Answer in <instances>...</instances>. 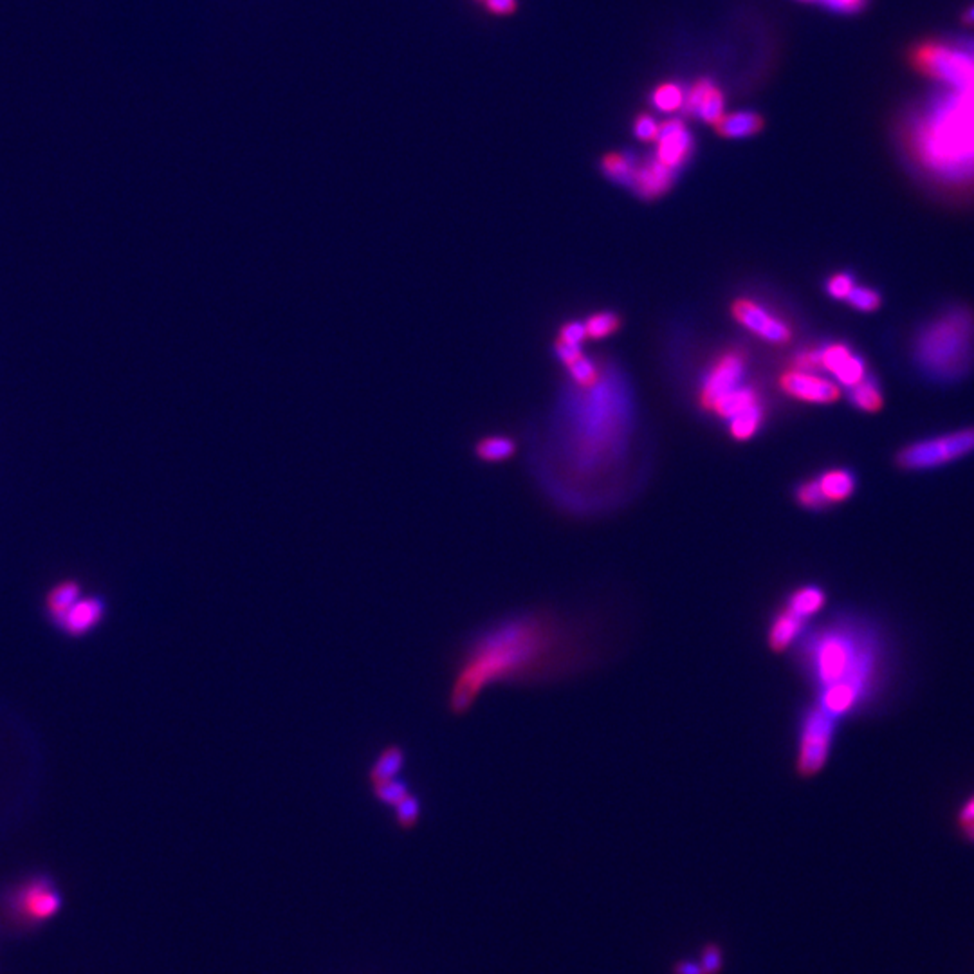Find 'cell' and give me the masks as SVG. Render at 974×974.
<instances>
[{"instance_id": "cell-27", "label": "cell", "mask_w": 974, "mask_h": 974, "mask_svg": "<svg viewBox=\"0 0 974 974\" xmlns=\"http://www.w3.org/2000/svg\"><path fill=\"white\" fill-rule=\"evenodd\" d=\"M684 98H686V94L682 92V89L677 83H662L652 94L654 105L661 112H668V114H673V112L680 110L684 107Z\"/></svg>"}, {"instance_id": "cell-34", "label": "cell", "mask_w": 974, "mask_h": 974, "mask_svg": "<svg viewBox=\"0 0 974 974\" xmlns=\"http://www.w3.org/2000/svg\"><path fill=\"white\" fill-rule=\"evenodd\" d=\"M634 134H636V137L639 141L654 143V141H657V136H659V125L652 116L639 114L636 118V123H634Z\"/></svg>"}, {"instance_id": "cell-16", "label": "cell", "mask_w": 974, "mask_h": 974, "mask_svg": "<svg viewBox=\"0 0 974 974\" xmlns=\"http://www.w3.org/2000/svg\"><path fill=\"white\" fill-rule=\"evenodd\" d=\"M684 112L715 125L724 116V94L707 78L697 80L684 98Z\"/></svg>"}, {"instance_id": "cell-35", "label": "cell", "mask_w": 974, "mask_h": 974, "mask_svg": "<svg viewBox=\"0 0 974 974\" xmlns=\"http://www.w3.org/2000/svg\"><path fill=\"white\" fill-rule=\"evenodd\" d=\"M513 450H514V446H513L511 441H507V439H491V441H487L484 444L482 453L491 461H498V459L509 457L513 453Z\"/></svg>"}, {"instance_id": "cell-37", "label": "cell", "mask_w": 974, "mask_h": 974, "mask_svg": "<svg viewBox=\"0 0 974 974\" xmlns=\"http://www.w3.org/2000/svg\"><path fill=\"white\" fill-rule=\"evenodd\" d=\"M809 3H821L839 13H857L866 6L868 0H809Z\"/></svg>"}, {"instance_id": "cell-5", "label": "cell", "mask_w": 974, "mask_h": 974, "mask_svg": "<svg viewBox=\"0 0 974 974\" xmlns=\"http://www.w3.org/2000/svg\"><path fill=\"white\" fill-rule=\"evenodd\" d=\"M841 722L807 698L794 715L793 768L802 782H811L825 772L836 750Z\"/></svg>"}, {"instance_id": "cell-15", "label": "cell", "mask_w": 974, "mask_h": 974, "mask_svg": "<svg viewBox=\"0 0 974 974\" xmlns=\"http://www.w3.org/2000/svg\"><path fill=\"white\" fill-rule=\"evenodd\" d=\"M677 171L662 164L657 157L636 164L630 188L636 189L641 199L655 201L673 186Z\"/></svg>"}, {"instance_id": "cell-18", "label": "cell", "mask_w": 974, "mask_h": 974, "mask_svg": "<svg viewBox=\"0 0 974 974\" xmlns=\"http://www.w3.org/2000/svg\"><path fill=\"white\" fill-rule=\"evenodd\" d=\"M818 482H820V487H821L827 502L830 504V507L839 505V504L847 502L848 498H852V495L856 493V487H857L856 475L850 469H843V468L825 471L818 478Z\"/></svg>"}, {"instance_id": "cell-2", "label": "cell", "mask_w": 974, "mask_h": 974, "mask_svg": "<svg viewBox=\"0 0 974 974\" xmlns=\"http://www.w3.org/2000/svg\"><path fill=\"white\" fill-rule=\"evenodd\" d=\"M809 698L841 724L866 713L888 679V643L868 614L825 612L787 655Z\"/></svg>"}, {"instance_id": "cell-38", "label": "cell", "mask_w": 974, "mask_h": 974, "mask_svg": "<svg viewBox=\"0 0 974 974\" xmlns=\"http://www.w3.org/2000/svg\"><path fill=\"white\" fill-rule=\"evenodd\" d=\"M584 338H587V329H584L583 323H577V321L566 323V325L561 329V334H559V341H561V343L577 345V347L583 343Z\"/></svg>"}, {"instance_id": "cell-8", "label": "cell", "mask_w": 974, "mask_h": 974, "mask_svg": "<svg viewBox=\"0 0 974 974\" xmlns=\"http://www.w3.org/2000/svg\"><path fill=\"white\" fill-rule=\"evenodd\" d=\"M368 787L373 800L390 812V820L401 832H410L421 825L425 805L421 796L408 784L405 772L379 779V782H370Z\"/></svg>"}, {"instance_id": "cell-39", "label": "cell", "mask_w": 974, "mask_h": 974, "mask_svg": "<svg viewBox=\"0 0 974 974\" xmlns=\"http://www.w3.org/2000/svg\"><path fill=\"white\" fill-rule=\"evenodd\" d=\"M670 974H706L697 958H675L670 967Z\"/></svg>"}, {"instance_id": "cell-13", "label": "cell", "mask_w": 974, "mask_h": 974, "mask_svg": "<svg viewBox=\"0 0 974 974\" xmlns=\"http://www.w3.org/2000/svg\"><path fill=\"white\" fill-rule=\"evenodd\" d=\"M733 316L750 332L759 336L761 339L774 343V345H785L791 341L793 332L789 325L782 320H777L770 312H767L763 307H759L752 300H736L733 303Z\"/></svg>"}, {"instance_id": "cell-25", "label": "cell", "mask_w": 974, "mask_h": 974, "mask_svg": "<svg viewBox=\"0 0 974 974\" xmlns=\"http://www.w3.org/2000/svg\"><path fill=\"white\" fill-rule=\"evenodd\" d=\"M761 417H763V410H761L759 403L747 408V410H743L741 414H738V416H734L731 419V435L736 441L750 439L758 432V428L761 425Z\"/></svg>"}, {"instance_id": "cell-20", "label": "cell", "mask_w": 974, "mask_h": 974, "mask_svg": "<svg viewBox=\"0 0 974 974\" xmlns=\"http://www.w3.org/2000/svg\"><path fill=\"white\" fill-rule=\"evenodd\" d=\"M850 390V401L856 408L863 410V412H868V414H873V412H879L882 408V392H881V384L877 381L875 375L868 373L859 384L848 388Z\"/></svg>"}, {"instance_id": "cell-41", "label": "cell", "mask_w": 974, "mask_h": 974, "mask_svg": "<svg viewBox=\"0 0 974 974\" xmlns=\"http://www.w3.org/2000/svg\"><path fill=\"white\" fill-rule=\"evenodd\" d=\"M556 352H557L559 359H561L566 366L583 355L577 345H568V343H561V341L556 343Z\"/></svg>"}, {"instance_id": "cell-12", "label": "cell", "mask_w": 974, "mask_h": 974, "mask_svg": "<svg viewBox=\"0 0 974 974\" xmlns=\"http://www.w3.org/2000/svg\"><path fill=\"white\" fill-rule=\"evenodd\" d=\"M743 372H745V357L740 352L724 354L715 363V366L711 368L704 382L702 394H700L702 407L711 410L718 399H722L725 394L738 388L741 382Z\"/></svg>"}, {"instance_id": "cell-26", "label": "cell", "mask_w": 974, "mask_h": 974, "mask_svg": "<svg viewBox=\"0 0 974 974\" xmlns=\"http://www.w3.org/2000/svg\"><path fill=\"white\" fill-rule=\"evenodd\" d=\"M794 498H796L800 507H803L807 511H812V513H823V511L830 509V504L827 502V498H825V495H823V491L820 487L818 478L800 484L796 487Z\"/></svg>"}, {"instance_id": "cell-11", "label": "cell", "mask_w": 974, "mask_h": 974, "mask_svg": "<svg viewBox=\"0 0 974 974\" xmlns=\"http://www.w3.org/2000/svg\"><path fill=\"white\" fill-rule=\"evenodd\" d=\"M784 392L791 398H796L805 403H816V405H829L839 399L841 390L836 382H832L827 377H820L814 372H803V370H789L779 379Z\"/></svg>"}, {"instance_id": "cell-17", "label": "cell", "mask_w": 974, "mask_h": 974, "mask_svg": "<svg viewBox=\"0 0 974 974\" xmlns=\"http://www.w3.org/2000/svg\"><path fill=\"white\" fill-rule=\"evenodd\" d=\"M105 614V603L100 598L78 600L58 621V627L71 636H83L92 630Z\"/></svg>"}, {"instance_id": "cell-29", "label": "cell", "mask_w": 974, "mask_h": 974, "mask_svg": "<svg viewBox=\"0 0 974 974\" xmlns=\"http://www.w3.org/2000/svg\"><path fill=\"white\" fill-rule=\"evenodd\" d=\"M621 327V320L618 314L614 312H598V314H592L587 323H584V329H587V336L592 338V339H601V338H607L610 334H614L618 329Z\"/></svg>"}, {"instance_id": "cell-14", "label": "cell", "mask_w": 974, "mask_h": 974, "mask_svg": "<svg viewBox=\"0 0 974 974\" xmlns=\"http://www.w3.org/2000/svg\"><path fill=\"white\" fill-rule=\"evenodd\" d=\"M693 154V136L679 118H670L659 125L655 157L675 171L689 161Z\"/></svg>"}, {"instance_id": "cell-24", "label": "cell", "mask_w": 974, "mask_h": 974, "mask_svg": "<svg viewBox=\"0 0 974 974\" xmlns=\"http://www.w3.org/2000/svg\"><path fill=\"white\" fill-rule=\"evenodd\" d=\"M636 164L637 162H636V159L632 155L621 154V152H612V154L605 155L603 161H601L603 171L610 179H614V180H618V182H621L625 186H630Z\"/></svg>"}, {"instance_id": "cell-32", "label": "cell", "mask_w": 974, "mask_h": 974, "mask_svg": "<svg viewBox=\"0 0 974 974\" xmlns=\"http://www.w3.org/2000/svg\"><path fill=\"white\" fill-rule=\"evenodd\" d=\"M856 285V278L850 273H838L829 278L827 293L836 300H847Z\"/></svg>"}, {"instance_id": "cell-21", "label": "cell", "mask_w": 974, "mask_h": 974, "mask_svg": "<svg viewBox=\"0 0 974 974\" xmlns=\"http://www.w3.org/2000/svg\"><path fill=\"white\" fill-rule=\"evenodd\" d=\"M754 405H758V396H756L754 390L749 388V386H738V388L733 390V392H729L722 399H718L711 410H715L720 417L731 421L734 416L741 414L743 410H747V408H750Z\"/></svg>"}, {"instance_id": "cell-9", "label": "cell", "mask_w": 974, "mask_h": 974, "mask_svg": "<svg viewBox=\"0 0 974 974\" xmlns=\"http://www.w3.org/2000/svg\"><path fill=\"white\" fill-rule=\"evenodd\" d=\"M812 623L798 618L782 603H774L765 616L763 643L768 654L782 657L789 655L803 636L811 630Z\"/></svg>"}, {"instance_id": "cell-6", "label": "cell", "mask_w": 974, "mask_h": 974, "mask_svg": "<svg viewBox=\"0 0 974 974\" xmlns=\"http://www.w3.org/2000/svg\"><path fill=\"white\" fill-rule=\"evenodd\" d=\"M62 909V893L48 875H31L0 895V929L10 935H30Z\"/></svg>"}, {"instance_id": "cell-7", "label": "cell", "mask_w": 974, "mask_h": 974, "mask_svg": "<svg viewBox=\"0 0 974 974\" xmlns=\"http://www.w3.org/2000/svg\"><path fill=\"white\" fill-rule=\"evenodd\" d=\"M972 452L974 426H963L904 446L897 453V466L906 471H931L956 462Z\"/></svg>"}, {"instance_id": "cell-4", "label": "cell", "mask_w": 974, "mask_h": 974, "mask_svg": "<svg viewBox=\"0 0 974 974\" xmlns=\"http://www.w3.org/2000/svg\"><path fill=\"white\" fill-rule=\"evenodd\" d=\"M913 357L935 382H956L974 364V312L954 305L927 320L918 330Z\"/></svg>"}, {"instance_id": "cell-19", "label": "cell", "mask_w": 974, "mask_h": 974, "mask_svg": "<svg viewBox=\"0 0 974 974\" xmlns=\"http://www.w3.org/2000/svg\"><path fill=\"white\" fill-rule=\"evenodd\" d=\"M713 127L718 136L727 139H738L758 134L765 127V121L756 112H734L724 114Z\"/></svg>"}, {"instance_id": "cell-30", "label": "cell", "mask_w": 974, "mask_h": 974, "mask_svg": "<svg viewBox=\"0 0 974 974\" xmlns=\"http://www.w3.org/2000/svg\"><path fill=\"white\" fill-rule=\"evenodd\" d=\"M847 302H848L854 309H857V311H861V312H873V311H877V309L881 307L882 298H881V294H879L875 289H872V287H866V285H856V287L852 289V293L848 294Z\"/></svg>"}, {"instance_id": "cell-33", "label": "cell", "mask_w": 974, "mask_h": 974, "mask_svg": "<svg viewBox=\"0 0 974 974\" xmlns=\"http://www.w3.org/2000/svg\"><path fill=\"white\" fill-rule=\"evenodd\" d=\"M958 829L961 830L963 838L969 843H974V794L965 800L961 809L958 811Z\"/></svg>"}, {"instance_id": "cell-40", "label": "cell", "mask_w": 974, "mask_h": 974, "mask_svg": "<svg viewBox=\"0 0 974 974\" xmlns=\"http://www.w3.org/2000/svg\"><path fill=\"white\" fill-rule=\"evenodd\" d=\"M486 10L493 15H513L518 10V0H482Z\"/></svg>"}, {"instance_id": "cell-36", "label": "cell", "mask_w": 974, "mask_h": 974, "mask_svg": "<svg viewBox=\"0 0 974 974\" xmlns=\"http://www.w3.org/2000/svg\"><path fill=\"white\" fill-rule=\"evenodd\" d=\"M796 368L803 372L821 370V348H807L796 355Z\"/></svg>"}, {"instance_id": "cell-1", "label": "cell", "mask_w": 974, "mask_h": 974, "mask_svg": "<svg viewBox=\"0 0 974 974\" xmlns=\"http://www.w3.org/2000/svg\"><path fill=\"white\" fill-rule=\"evenodd\" d=\"M610 645L601 621L552 605L505 612L477 627L450 668L446 707L464 716L491 688H540L601 666Z\"/></svg>"}, {"instance_id": "cell-28", "label": "cell", "mask_w": 974, "mask_h": 974, "mask_svg": "<svg viewBox=\"0 0 974 974\" xmlns=\"http://www.w3.org/2000/svg\"><path fill=\"white\" fill-rule=\"evenodd\" d=\"M868 366H866V361L859 355V354H852L839 368L838 372L834 373L836 379L847 386V388H852L856 384H859L866 375H868Z\"/></svg>"}, {"instance_id": "cell-23", "label": "cell", "mask_w": 974, "mask_h": 974, "mask_svg": "<svg viewBox=\"0 0 974 974\" xmlns=\"http://www.w3.org/2000/svg\"><path fill=\"white\" fill-rule=\"evenodd\" d=\"M697 961L706 974H724L727 963V952L720 940H704L697 949Z\"/></svg>"}, {"instance_id": "cell-31", "label": "cell", "mask_w": 974, "mask_h": 974, "mask_svg": "<svg viewBox=\"0 0 974 974\" xmlns=\"http://www.w3.org/2000/svg\"><path fill=\"white\" fill-rule=\"evenodd\" d=\"M568 370H570L572 379L583 388H591V386H594L598 382L600 373H598L594 363L591 359L584 357V355H581L579 359L570 363Z\"/></svg>"}, {"instance_id": "cell-3", "label": "cell", "mask_w": 974, "mask_h": 974, "mask_svg": "<svg viewBox=\"0 0 974 974\" xmlns=\"http://www.w3.org/2000/svg\"><path fill=\"white\" fill-rule=\"evenodd\" d=\"M900 141L927 180L938 186L974 182V62L963 76L935 85L908 110Z\"/></svg>"}, {"instance_id": "cell-10", "label": "cell", "mask_w": 974, "mask_h": 974, "mask_svg": "<svg viewBox=\"0 0 974 974\" xmlns=\"http://www.w3.org/2000/svg\"><path fill=\"white\" fill-rule=\"evenodd\" d=\"M830 592L827 584L818 579H800L779 594L777 603L787 607L798 618L816 623L829 609Z\"/></svg>"}, {"instance_id": "cell-42", "label": "cell", "mask_w": 974, "mask_h": 974, "mask_svg": "<svg viewBox=\"0 0 974 974\" xmlns=\"http://www.w3.org/2000/svg\"><path fill=\"white\" fill-rule=\"evenodd\" d=\"M478 3H482V0H478Z\"/></svg>"}, {"instance_id": "cell-22", "label": "cell", "mask_w": 974, "mask_h": 974, "mask_svg": "<svg viewBox=\"0 0 974 974\" xmlns=\"http://www.w3.org/2000/svg\"><path fill=\"white\" fill-rule=\"evenodd\" d=\"M82 598V589L73 581H64L49 594L48 610L53 621H60L64 614Z\"/></svg>"}]
</instances>
